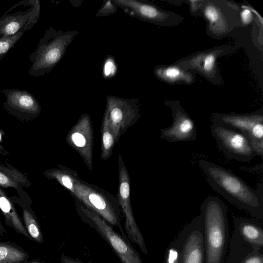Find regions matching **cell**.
I'll use <instances>...</instances> for the list:
<instances>
[{
	"label": "cell",
	"instance_id": "1",
	"mask_svg": "<svg viewBox=\"0 0 263 263\" xmlns=\"http://www.w3.org/2000/svg\"><path fill=\"white\" fill-rule=\"evenodd\" d=\"M210 186L230 203L263 220V185L253 189L230 170L205 160L198 161Z\"/></svg>",
	"mask_w": 263,
	"mask_h": 263
},
{
	"label": "cell",
	"instance_id": "2",
	"mask_svg": "<svg viewBox=\"0 0 263 263\" xmlns=\"http://www.w3.org/2000/svg\"><path fill=\"white\" fill-rule=\"evenodd\" d=\"M203 233V263H225L229 231L227 208L218 197L209 196L200 206Z\"/></svg>",
	"mask_w": 263,
	"mask_h": 263
},
{
	"label": "cell",
	"instance_id": "3",
	"mask_svg": "<svg viewBox=\"0 0 263 263\" xmlns=\"http://www.w3.org/2000/svg\"><path fill=\"white\" fill-rule=\"evenodd\" d=\"M78 33L76 30L63 31L52 27L47 29L36 49L29 57L32 63L28 70L29 74L40 77L50 72L61 61Z\"/></svg>",
	"mask_w": 263,
	"mask_h": 263
},
{
	"label": "cell",
	"instance_id": "4",
	"mask_svg": "<svg viewBox=\"0 0 263 263\" xmlns=\"http://www.w3.org/2000/svg\"><path fill=\"white\" fill-rule=\"evenodd\" d=\"M88 209L98 214L112 227L118 228L126 236L122 226V212L117 197L99 186L90 184L78 177L71 194Z\"/></svg>",
	"mask_w": 263,
	"mask_h": 263
},
{
	"label": "cell",
	"instance_id": "5",
	"mask_svg": "<svg viewBox=\"0 0 263 263\" xmlns=\"http://www.w3.org/2000/svg\"><path fill=\"white\" fill-rule=\"evenodd\" d=\"M76 211L81 220L93 229L108 243L121 263H143L139 253L127 236L116 232L98 214L74 199Z\"/></svg>",
	"mask_w": 263,
	"mask_h": 263
},
{
	"label": "cell",
	"instance_id": "6",
	"mask_svg": "<svg viewBox=\"0 0 263 263\" xmlns=\"http://www.w3.org/2000/svg\"><path fill=\"white\" fill-rule=\"evenodd\" d=\"M234 230L225 263H240L249 253L263 252V224L257 219L234 216Z\"/></svg>",
	"mask_w": 263,
	"mask_h": 263
},
{
	"label": "cell",
	"instance_id": "7",
	"mask_svg": "<svg viewBox=\"0 0 263 263\" xmlns=\"http://www.w3.org/2000/svg\"><path fill=\"white\" fill-rule=\"evenodd\" d=\"M104 116L114 133L116 143L127 130L140 118L138 99H125L108 95Z\"/></svg>",
	"mask_w": 263,
	"mask_h": 263
},
{
	"label": "cell",
	"instance_id": "8",
	"mask_svg": "<svg viewBox=\"0 0 263 263\" xmlns=\"http://www.w3.org/2000/svg\"><path fill=\"white\" fill-rule=\"evenodd\" d=\"M211 132L218 149L227 158L247 162L258 156L251 140L243 133L214 123Z\"/></svg>",
	"mask_w": 263,
	"mask_h": 263
},
{
	"label": "cell",
	"instance_id": "9",
	"mask_svg": "<svg viewBox=\"0 0 263 263\" xmlns=\"http://www.w3.org/2000/svg\"><path fill=\"white\" fill-rule=\"evenodd\" d=\"M40 10L39 0H23L14 4L0 17V36L30 30L37 23Z\"/></svg>",
	"mask_w": 263,
	"mask_h": 263
},
{
	"label": "cell",
	"instance_id": "10",
	"mask_svg": "<svg viewBox=\"0 0 263 263\" xmlns=\"http://www.w3.org/2000/svg\"><path fill=\"white\" fill-rule=\"evenodd\" d=\"M172 242L178 252L177 263H203V226L200 215L185 225Z\"/></svg>",
	"mask_w": 263,
	"mask_h": 263
},
{
	"label": "cell",
	"instance_id": "11",
	"mask_svg": "<svg viewBox=\"0 0 263 263\" xmlns=\"http://www.w3.org/2000/svg\"><path fill=\"white\" fill-rule=\"evenodd\" d=\"M118 190L117 199L125 217V234L145 254L148 253L143 237L136 223L130 202V178L120 154L118 156Z\"/></svg>",
	"mask_w": 263,
	"mask_h": 263
},
{
	"label": "cell",
	"instance_id": "12",
	"mask_svg": "<svg viewBox=\"0 0 263 263\" xmlns=\"http://www.w3.org/2000/svg\"><path fill=\"white\" fill-rule=\"evenodd\" d=\"M213 123L243 133L251 140L258 156L263 158V116L253 115H216Z\"/></svg>",
	"mask_w": 263,
	"mask_h": 263
},
{
	"label": "cell",
	"instance_id": "13",
	"mask_svg": "<svg viewBox=\"0 0 263 263\" xmlns=\"http://www.w3.org/2000/svg\"><path fill=\"white\" fill-rule=\"evenodd\" d=\"M93 138L91 119L86 113L81 116L66 137L67 143L78 152L90 171H93Z\"/></svg>",
	"mask_w": 263,
	"mask_h": 263
},
{
	"label": "cell",
	"instance_id": "14",
	"mask_svg": "<svg viewBox=\"0 0 263 263\" xmlns=\"http://www.w3.org/2000/svg\"><path fill=\"white\" fill-rule=\"evenodd\" d=\"M196 137L197 128L194 121L181 110L174 112L173 122L170 127L160 129V139L170 142L193 141Z\"/></svg>",
	"mask_w": 263,
	"mask_h": 263
},
{
	"label": "cell",
	"instance_id": "15",
	"mask_svg": "<svg viewBox=\"0 0 263 263\" xmlns=\"http://www.w3.org/2000/svg\"><path fill=\"white\" fill-rule=\"evenodd\" d=\"M1 92L6 98L5 106L8 110L21 114L33 116L40 114V104L30 92L15 88L3 89Z\"/></svg>",
	"mask_w": 263,
	"mask_h": 263
},
{
	"label": "cell",
	"instance_id": "16",
	"mask_svg": "<svg viewBox=\"0 0 263 263\" xmlns=\"http://www.w3.org/2000/svg\"><path fill=\"white\" fill-rule=\"evenodd\" d=\"M0 209L6 218L8 224L13 227L16 232L29 238L26 229L20 219L12 203L1 189Z\"/></svg>",
	"mask_w": 263,
	"mask_h": 263
},
{
	"label": "cell",
	"instance_id": "17",
	"mask_svg": "<svg viewBox=\"0 0 263 263\" xmlns=\"http://www.w3.org/2000/svg\"><path fill=\"white\" fill-rule=\"evenodd\" d=\"M45 176L50 179L56 180L71 194L73 192L74 183L79 177L77 171L62 165H60L58 168L47 171Z\"/></svg>",
	"mask_w": 263,
	"mask_h": 263
},
{
	"label": "cell",
	"instance_id": "18",
	"mask_svg": "<svg viewBox=\"0 0 263 263\" xmlns=\"http://www.w3.org/2000/svg\"><path fill=\"white\" fill-rule=\"evenodd\" d=\"M28 254L20 247L0 241V263H22Z\"/></svg>",
	"mask_w": 263,
	"mask_h": 263
},
{
	"label": "cell",
	"instance_id": "19",
	"mask_svg": "<svg viewBox=\"0 0 263 263\" xmlns=\"http://www.w3.org/2000/svg\"><path fill=\"white\" fill-rule=\"evenodd\" d=\"M101 158L103 160L109 159L112 153L116 143L115 138L107 119L103 116L101 125Z\"/></svg>",
	"mask_w": 263,
	"mask_h": 263
},
{
	"label": "cell",
	"instance_id": "20",
	"mask_svg": "<svg viewBox=\"0 0 263 263\" xmlns=\"http://www.w3.org/2000/svg\"><path fill=\"white\" fill-rule=\"evenodd\" d=\"M23 216L26 229L28 235L36 241L43 243L42 233L37 221L32 214L28 210L24 209Z\"/></svg>",
	"mask_w": 263,
	"mask_h": 263
},
{
	"label": "cell",
	"instance_id": "21",
	"mask_svg": "<svg viewBox=\"0 0 263 263\" xmlns=\"http://www.w3.org/2000/svg\"><path fill=\"white\" fill-rule=\"evenodd\" d=\"M25 32L21 31L13 35L0 36V60L6 55Z\"/></svg>",
	"mask_w": 263,
	"mask_h": 263
},
{
	"label": "cell",
	"instance_id": "22",
	"mask_svg": "<svg viewBox=\"0 0 263 263\" xmlns=\"http://www.w3.org/2000/svg\"><path fill=\"white\" fill-rule=\"evenodd\" d=\"M118 7L112 2V0L103 1V4L97 11L96 16L97 17L108 16L117 12Z\"/></svg>",
	"mask_w": 263,
	"mask_h": 263
},
{
	"label": "cell",
	"instance_id": "23",
	"mask_svg": "<svg viewBox=\"0 0 263 263\" xmlns=\"http://www.w3.org/2000/svg\"><path fill=\"white\" fill-rule=\"evenodd\" d=\"M117 71V65L112 57H106L103 64V73L105 79H110Z\"/></svg>",
	"mask_w": 263,
	"mask_h": 263
},
{
	"label": "cell",
	"instance_id": "24",
	"mask_svg": "<svg viewBox=\"0 0 263 263\" xmlns=\"http://www.w3.org/2000/svg\"><path fill=\"white\" fill-rule=\"evenodd\" d=\"M240 263H263V252L254 251L250 253Z\"/></svg>",
	"mask_w": 263,
	"mask_h": 263
},
{
	"label": "cell",
	"instance_id": "25",
	"mask_svg": "<svg viewBox=\"0 0 263 263\" xmlns=\"http://www.w3.org/2000/svg\"><path fill=\"white\" fill-rule=\"evenodd\" d=\"M0 185L5 187H17L16 182L9 176L0 171Z\"/></svg>",
	"mask_w": 263,
	"mask_h": 263
},
{
	"label": "cell",
	"instance_id": "26",
	"mask_svg": "<svg viewBox=\"0 0 263 263\" xmlns=\"http://www.w3.org/2000/svg\"><path fill=\"white\" fill-rule=\"evenodd\" d=\"M205 15L210 22L214 23L218 18V12L214 7L209 6L205 10Z\"/></svg>",
	"mask_w": 263,
	"mask_h": 263
},
{
	"label": "cell",
	"instance_id": "27",
	"mask_svg": "<svg viewBox=\"0 0 263 263\" xmlns=\"http://www.w3.org/2000/svg\"><path fill=\"white\" fill-rule=\"evenodd\" d=\"M164 76L171 79H175L178 78L180 74V70L174 67L166 69L163 72Z\"/></svg>",
	"mask_w": 263,
	"mask_h": 263
},
{
	"label": "cell",
	"instance_id": "28",
	"mask_svg": "<svg viewBox=\"0 0 263 263\" xmlns=\"http://www.w3.org/2000/svg\"><path fill=\"white\" fill-rule=\"evenodd\" d=\"M215 57L213 54L208 55L204 60L203 68L206 71H211L214 65Z\"/></svg>",
	"mask_w": 263,
	"mask_h": 263
},
{
	"label": "cell",
	"instance_id": "29",
	"mask_svg": "<svg viewBox=\"0 0 263 263\" xmlns=\"http://www.w3.org/2000/svg\"><path fill=\"white\" fill-rule=\"evenodd\" d=\"M61 263H92L91 260L88 261L87 262H84L80 259L76 258H74L67 256L64 254L61 257Z\"/></svg>",
	"mask_w": 263,
	"mask_h": 263
},
{
	"label": "cell",
	"instance_id": "30",
	"mask_svg": "<svg viewBox=\"0 0 263 263\" xmlns=\"http://www.w3.org/2000/svg\"><path fill=\"white\" fill-rule=\"evenodd\" d=\"M241 17L243 23L248 24L252 21L253 16L251 11L248 9H245L241 13Z\"/></svg>",
	"mask_w": 263,
	"mask_h": 263
},
{
	"label": "cell",
	"instance_id": "31",
	"mask_svg": "<svg viewBox=\"0 0 263 263\" xmlns=\"http://www.w3.org/2000/svg\"><path fill=\"white\" fill-rule=\"evenodd\" d=\"M6 232L5 229H4L1 226H0V236L3 235L4 233Z\"/></svg>",
	"mask_w": 263,
	"mask_h": 263
},
{
	"label": "cell",
	"instance_id": "32",
	"mask_svg": "<svg viewBox=\"0 0 263 263\" xmlns=\"http://www.w3.org/2000/svg\"><path fill=\"white\" fill-rule=\"evenodd\" d=\"M30 263H41L39 261H33V262H30Z\"/></svg>",
	"mask_w": 263,
	"mask_h": 263
},
{
	"label": "cell",
	"instance_id": "33",
	"mask_svg": "<svg viewBox=\"0 0 263 263\" xmlns=\"http://www.w3.org/2000/svg\"><path fill=\"white\" fill-rule=\"evenodd\" d=\"M1 139H2V135L0 133V142L1 141Z\"/></svg>",
	"mask_w": 263,
	"mask_h": 263
}]
</instances>
